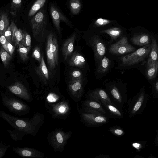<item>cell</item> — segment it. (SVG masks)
<instances>
[{"label": "cell", "mask_w": 158, "mask_h": 158, "mask_svg": "<svg viewBox=\"0 0 158 158\" xmlns=\"http://www.w3.org/2000/svg\"><path fill=\"white\" fill-rule=\"evenodd\" d=\"M69 67L67 83L88 78V73L90 71L88 69L77 67Z\"/></svg>", "instance_id": "obj_14"}, {"label": "cell", "mask_w": 158, "mask_h": 158, "mask_svg": "<svg viewBox=\"0 0 158 158\" xmlns=\"http://www.w3.org/2000/svg\"><path fill=\"white\" fill-rule=\"evenodd\" d=\"M67 61L69 66L84 68L90 70L88 60L82 51L81 47L78 44Z\"/></svg>", "instance_id": "obj_9"}, {"label": "cell", "mask_w": 158, "mask_h": 158, "mask_svg": "<svg viewBox=\"0 0 158 158\" xmlns=\"http://www.w3.org/2000/svg\"><path fill=\"white\" fill-rule=\"evenodd\" d=\"M88 78L67 83L68 90L72 97L75 98H79L81 97L88 83Z\"/></svg>", "instance_id": "obj_13"}, {"label": "cell", "mask_w": 158, "mask_h": 158, "mask_svg": "<svg viewBox=\"0 0 158 158\" xmlns=\"http://www.w3.org/2000/svg\"><path fill=\"white\" fill-rule=\"evenodd\" d=\"M23 31V37L20 43L30 50L31 46V40L30 35L26 31L24 30Z\"/></svg>", "instance_id": "obj_37"}, {"label": "cell", "mask_w": 158, "mask_h": 158, "mask_svg": "<svg viewBox=\"0 0 158 158\" xmlns=\"http://www.w3.org/2000/svg\"><path fill=\"white\" fill-rule=\"evenodd\" d=\"M50 12L53 24L59 33L60 32V23L61 21L68 23L67 18L55 6L51 5Z\"/></svg>", "instance_id": "obj_19"}, {"label": "cell", "mask_w": 158, "mask_h": 158, "mask_svg": "<svg viewBox=\"0 0 158 158\" xmlns=\"http://www.w3.org/2000/svg\"><path fill=\"white\" fill-rule=\"evenodd\" d=\"M157 143H158V137L157 138Z\"/></svg>", "instance_id": "obj_48"}, {"label": "cell", "mask_w": 158, "mask_h": 158, "mask_svg": "<svg viewBox=\"0 0 158 158\" xmlns=\"http://www.w3.org/2000/svg\"><path fill=\"white\" fill-rule=\"evenodd\" d=\"M99 32L106 34L110 37L108 42L109 45L114 43L121 39L125 35H123L122 29L120 27H115L102 30Z\"/></svg>", "instance_id": "obj_17"}, {"label": "cell", "mask_w": 158, "mask_h": 158, "mask_svg": "<svg viewBox=\"0 0 158 158\" xmlns=\"http://www.w3.org/2000/svg\"><path fill=\"white\" fill-rule=\"evenodd\" d=\"M132 146L137 150H139L141 147V145L139 143H133Z\"/></svg>", "instance_id": "obj_46"}, {"label": "cell", "mask_w": 158, "mask_h": 158, "mask_svg": "<svg viewBox=\"0 0 158 158\" xmlns=\"http://www.w3.org/2000/svg\"><path fill=\"white\" fill-rule=\"evenodd\" d=\"M150 46L147 45L124 56L115 60L117 63L115 69L122 70L125 68L137 64L143 61L149 54Z\"/></svg>", "instance_id": "obj_3"}, {"label": "cell", "mask_w": 158, "mask_h": 158, "mask_svg": "<svg viewBox=\"0 0 158 158\" xmlns=\"http://www.w3.org/2000/svg\"><path fill=\"white\" fill-rule=\"evenodd\" d=\"M2 103L10 112L21 116L29 113L30 107L16 96L7 93L1 94Z\"/></svg>", "instance_id": "obj_4"}, {"label": "cell", "mask_w": 158, "mask_h": 158, "mask_svg": "<svg viewBox=\"0 0 158 158\" xmlns=\"http://www.w3.org/2000/svg\"><path fill=\"white\" fill-rule=\"evenodd\" d=\"M0 43L2 46L5 49L6 48L8 41L6 40L4 34L0 35Z\"/></svg>", "instance_id": "obj_44"}, {"label": "cell", "mask_w": 158, "mask_h": 158, "mask_svg": "<svg viewBox=\"0 0 158 158\" xmlns=\"http://www.w3.org/2000/svg\"><path fill=\"white\" fill-rule=\"evenodd\" d=\"M70 7L71 12L74 14H78L81 8V4L79 0H71Z\"/></svg>", "instance_id": "obj_34"}, {"label": "cell", "mask_w": 158, "mask_h": 158, "mask_svg": "<svg viewBox=\"0 0 158 158\" xmlns=\"http://www.w3.org/2000/svg\"><path fill=\"white\" fill-rule=\"evenodd\" d=\"M47 111L51 116L52 118L63 119L66 116L69 110L68 103L64 99L52 103L45 104Z\"/></svg>", "instance_id": "obj_7"}, {"label": "cell", "mask_w": 158, "mask_h": 158, "mask_svg": "<svg viewBox=\"0 0 158 158\" xmlns=\"http://www.w3.org/2000/svg\"><path fill=\"white\" fill-rule=\"evenodd\" d=\"M130 40L135 45L139 46H145L149 44L150 37L148 34H143L133 36Z\"/></svg>", "instance_id": "obj_23"}, {"label": "cell", "mask_w": 158, "mask_h": 158, "mask_svg": "<svg viewBox=\"0 0 158 158\" xmlns=\"http://www.w3.org/2000/svg\"><path fill=\"white\" fill-rule=\"evenodd\" d=\"M148 60L158 62V46L156 40L152 37L149 57Z\"/></svg>", "instance_id": "obj_27"}, {"label": "cell", "mask_w": 158, "mask_h": 158, "mask_svg": "<svg viewBox=\"0 0 158 158\" xmlns=\"http://www.w3.org/2000/svg\"><path fill=\"white\" fill-rule=\"evenodd\" d=\"M22 0H12L10 6V13L13 15H16L20 9Z\"/></svg>", "instance_id": "obj_35"}, {"label": "cell", "mask_w": 158, "mask_h": 158, "mask_svg": "<svg viewBox=\"0 0 158 158\" xmlns=\"http://www.w3.org/2000/svg\"><path fill=\"white\" fill-rule=\"evenodd\" d=\"M82 36L81 33L75 31L64 41L62 48V53L64 61H67L72 54L76 47H75L76 44L78 43L82 38Z\"/></svg>", "instance_id": "obj_8"}, {"label": "cell", "mask_w": 158, "mask_h": 158, "mask_svg": "<svg viewBox=\"0 0 158 158\" xmlns=\"http://www.w3.org/2000/svg\"><path fill=\"white\" fill-rule=\"evenodd\" d=\"M155 87L156 88V89L157 90V91H158V81L156 82V84L155 85Z\"/></svg>", "instance_id": "obj_47"}, {"label": "cell", "mask_w": 158, "mask_h": 158, "mask_svg": "<svg viewBox=\"0 0 158 158\" xmlns=\"http://www.w3.org/2000/svg\"><path fill=\"white\" fill-rule=\"evenodd\" d=\"M83 119L89 123L98 125L104 123L107 121V118L104 115L85 112L81 114Z\"/></svg>", "instance_id": "obj_18"}, {"label": "cell", "mask_w": 158, "mask_h": 158, "mask_svg": "<svg viewBox=\"0 0 158 158\" xmlns=\"http://www.w3.org/2000/svg\"><path fill=\"white\" fill-rule=\"evenodd\" d=\"M9 91L15 96L28 102L33 100L32 96L27 88L22 83L16 82L7 87Z\"/></svg>", "instance_id": "obj_12"}, {"label": "cell", "mask_w": 158, "mask_h": 158, "mask_svg": "<svg viewBox=\"0 0 158 158\" xmlns=\"http://www.w3.org/2000/svg\"><path fill=\"white\" fill-rule=\"evenodd\" d=\"M115 64V61L106 54L96 67L94 74L95 78L98 80L103 78L114 67Z\"/></svg>", "instance_id": "obj_10"}, {"label": "cell", "mask_w": 158, "mask_h": 158, "mask_svg": "<svg viewBox=\"0 0 158 158\" xmlns=\"http://www.w3.org/2000/svg\"><path fill=\"white\" fill-rule=\"evenodd\" d=\"M4 35L7 40L10 43L12 44V33L11 27L10 25L7 30L6 31Z\"/></svg>", "instance_id": "obj_41"}, {"label": "cell", "mask_w": 158, "mask_h": 158, "mask_svg": "<svg viewBox=\"0 0 158 158\" xmlns=\"http://www.w3.org/2000/svg\"><path fill=\"white\" fill-rule=\"evenodd\" d=\"M0 117L14 129L26 135L35 136L44 122V114L36 112L31 118H20L11 115L3 110L0 111Z\"/></svg>", "instance_id": "obj_1"}, {"label": "cell", "mask_w": 158, "mask_h": 158, "mask_svg": "<svg viewBox=\"0 0 158 158\" xmlns=\"http://www.w3.org/2000/svg\"><path fill=\"white\" fill-rule=\"evenodd\" d=\"M40 99L44 101L45 105L55 103L62 99L61 96L54 92H50Z\"/></svg>", "instance_id": "obj_28"}, {"label": "cell", "mask_w": 158, "mask_h": 158, "mask_svg": "<svg viewBox=\"0 0 158 158\" xmlns=\"http://www.w3.org/2000/svg\"><path fill=\"white\" fill-rule=\"evenodd\" d=\"M144 97V95L143 94L140 95L138 101L133 108L132 111L133 114H134L139 109L143 101Z\"/></svg>", "instance_id": "obj_40"}, {"label": "cell", "mask_w": 158, "mask_h": 158, "mask_svg": "<svg viewBox=\"0 0 158 158\" xmlns=\"http://www.w3.org/2000/svg\"><path fill=\"white\" fill-rule=\"evenodd\" d=\"M10 145H4L2 141L0 143V158H2L5 154Z\"/></svg>", "instance_id": "obj_42"}, {"label": "cell", "mask_w": 158, "mask_h": 158, "mask_svg": "<svg viewBox=\"0 0 158 158\" xmlns=\"http://www.w3.org/2000/svg\"><path fill=\"white\" fill-rule=\"evenodd\" d=\"M135 51V48L130 44L126 35L118 41L108 45L106 54L115 60Z\"/></svg>", "instance_id": "obj_5"}, {"label": "cell", "mask_w": 158, "mask_h": 158, "mask_svg": "<svg viewBox=\"0 0 158 158\" xmlns=\"http://www.w3.org/2000/svg\"><path fill=\"white\" fill-rule=\"evenodd\" d=\"M9 21L7 13L2 12L0 14V34H4L9 26Z\"/></svg>", "instance_id": "obj_26"}, {"label": "cell", "mask_w": 158, "mask_h": 158, "mask_svg": "<svg viewBox=\"0 0 158 158\" xmlns=\"http://www.w3.org/2000/svg\"><path fill=\"white\" fill-rule=\"evenodd\" d=\"M46 53L48 63L52 69H54L57 65L54 55L50 50L48 46L47 45Z\"/></svg>", "instance_id": "obj_29"}, {"label": "cell", "mask_w": 158, "mask_h": 158, "mask_svg": "<svg viewBox=\"0 0 158 158\" xmlns=\"http://www.w3.org/2000/svg\"><path fill=\"white\" fill-rule=\"evenodd\" d=\"M10 25L11 27L12 33V43L15 46L18 47L23 38V31L20 29L18 28L13 21H11Z\"/></svg>", "instance_id": "obj_22"}, {"label": "cell", "mask_w": 158, "mask_h": 158, "mask_svg": "<svg viewBox=\"0 0 158 158\" xmlns=\"http://www.w3.org/2000/svg\"><path fill=\"white\" fill-rule=\"evenodd\" d=\"M18 48L17 51L21 60L24 61H26L28 59V54L30 50L21 43Z\"/></svg>", "instance_id": "obj_33"}, {"label": "cell", "mask_w": 158, "mask_h": 158, "mask_svg": "<svg viewBox=\"0 0 158 158\" xmlns=\"http://www.w3.org/2000/svg\"><path fill=\"white\" fill-rule=\"evenodd\" d=\"M7 131L9 133L13 140L18 141L23 139V137L25 135L21 131L14 129L13 130L8 129Z\"/></svg>", "instance_id": "obj_32"}, {"label": "cell", "mask_w": 158, "mask_h": 158, "mask_svg": "<svg viewBox=\"0 0 158 158\" xmlns=\"http://www.w3.org/2000/svg\"><path fill=\"white\" fill-rule=\"evenodd\" d=\"M82 38L85 44L90 48L93 51L96 67L107 53L109 40H104L99 34L95 33H87L83 35Z\"/></svg>", "instance_id": "obj_2"}, {"label": "cell", "mask_w": 158, "mask_h": 158, "mask_svg": "<svg viewBox=\"0 0 158 158\" xmlns=\"http://www.w3.org/2000/svg\"><path fill=\"white\" fill-rule=\"evenodd\" d=\"M104 106L113 114L118 116H121L120 111L116 107L112 105L111 103H109L104 101H102Z\"/></svg>", "instance_id": "obj_36"}, {"label": "cell", "mask_w": 158, "mask_h": 158, "mask_svg": "<svg viewBox=\"0 0 158 158\" xmlns=\"http://www.w3.org/2000/svg\"><path fill=\"white\" fill-rule=\"evenodd\" d=\"M32 56L39 63L41 62L42 56L40 48L38 46H36L34 49Z\"/></svg>", "instance_id": "obj_39"}, {"label": "cell", "mask_w": 158, "mask_h": 158, "mask_svg": "<svg viewBox=\"0 0 158 158\" xmlns=\"http://www.w3.org/2000/svg\"><path fill=\"white\" fill-rule=\"evenodd\" d=\"M46 0H37L30 10L28 15L31 17L34 15L42 8Z\"/></svg>", "instance_id": "obj_30"}, {"label": "cell", "mask_w": 158, "mask_h": 158, "mask_svg": "<svg viewBox=\"0 0 158 158\" xmlns=\"http://www.w3.org/2000/svg\"><path fill=\"white\" fill-rule=\"evenodd\" d=\"M113 131L115 134L118 135H121L123 134V131L120 129H114Z\"/></svg>", "instance_id": "obj_45"}, {"label": "cell", "mask_w": 158, "mask_h": 158, "mask_svg": "<svg viewBox=\"0 0 158 158\" xmlns=\"http://www.w3.org/2000/svg\"><path fill=\"white\" fill-rule=\"evenodd\" d=\"M35 70L37 74L44 81L48 80L49 73L43 56L39 65L35 68Z\"/></svg>", "instance_id": "obj_25"}, {"label": "cell", "mask_w": 158, "mask_h": 158, "mask_svg": "<svg viewBox=\"0 0 158 158\" xmlns=\"http://www.w3.org/2000/svg\"><path fill=\"white\" fill-rule=\"evenodd\" d=\"M30 23L34 37L43 35L46 25L45 16L43 11L40 10L31 19Z\"/></svg>", "instance_id": "obj_11"}, {"label": "cell", "mask_w": 158, "mask_h": 158, "mask_svg": "<svg viewBox=\"0 0 158 158\" xmlns=\"http://www.w3.org/2000/svg\"><path fill=\"white\" fill-rule=\"evenodd\" d=\"M47 45L48 46L50 51L54 55L57 65L59 57L58 45L56 36L52 33H50L48 36Z\"/></svg>", "instance_id": "obj_21"}, {"label": "cell", "mask_w": 158, "mask_h": 158, "mask_svg": "<svg viewBox=\"0 0 158 158\" xmlns=\"http://www.w3.org/2000/svg\"><path fill=\"white\" fill-rule=\"evenodd\" d=\"M84 109L85 112L104 115L106 113L100 104L94 101L86 100L83 104Z\"/></svg>", "instance_id": "obj_16"}, {"label": "cell", "mask_w": 158, "mask_h": 158, "mask_svg": "<svg viewBox=\"0 0 158 158\" xmlns=\"http://www.w3.org/2000/svg\"><path fill=\"white\" fill-rule=\"evenodd\" d=\"M71 134L70 132H65L62 128H56L48 134L47 139L55 152H62Z\"/></svg>", "instance_id": "obj_6"}, {"label": "cell", "mask_w": 158, "mask_h": 158, "mask_svg": "<svg viewBox=\"0 0 158 158\" xmlns=\"http://www.w3.org/2000/svg\"><path fill=\"white\" fill-rule=\"evenodd\" d=\"M111 22V21L108 19L100 18L97 19L95 22L94 27V28L99 27L108 24Z\"/></svg>", "instance_id": "obj_38"}, {"label": "cell", "mask_w": 158, "mask_h": 158, "mask_svg": "<svg viewBox=\"0 0 158 158\" xmlns=\"http://www.w3.org/2000/svg\"><path fill=\"white\" fill-rule=\"evenodd\" d=\"M88 96L90 100H100L111 103L110 99L106 91L102 88H97L90 90L88 93Z\"/></svg>", "instance_id": "obj_20"}, {"label": "cell", "mask_w": 158, "mask_h": 158, "mask_svg": "<svg viewBox=\"0 0 158 158\" xmlns=\"http://www.w3.org/2000/svg\"><path fill=\"white\" fill-rule=\"evenodd\" d=\"M158 70V62L148 60L147 63L146 75L148 79L152 80L154 78Z\"/></svg>", "instance_id": "obj_24"}, {"label": "cell", "mask_w": 158, "mask_h": 158, "mask_svg": "<svg viewBox=\"0 0 158 158\" xmlns=\"http://www.w3.org/2000/svg\"><path fill=\"white\" fill-rule=\"evenodd\" d=\"M15 47L12 44L7 42L6 48L5 49L11 56H12L15 49Z\"/></svg>", "instance_id": "obj_43"}, {"label": "cell", "mask_w": 158, "mask_h": 158, "mask_svg": "<svg viewBox=\"0 0 158 158\" xmlns=\"http://www.w3.org/2000/svg\"><path fill=\"white\" fill-rule=\"evenodd\" d=\"M13 151L19 156L25 158H43L45 154L36 149L29 147H13Z\"/></svg>", "instance_id": "obj_15"}, {"label": "cell", "mask_w": 158, "mask_h": 158, "mask_svg": "<svg viewBox=\"0 0 158 158\" xmlns=\"http://www.w3.org/2000/svg\"><path fill=\"white\" fill-rule=\"evenodd\" d=\"M0 54L1 59L4 67H7L12 58V56L2 46L1 47Z\"/></svg>", "instance_id": "obj_31"}]
</instances>
